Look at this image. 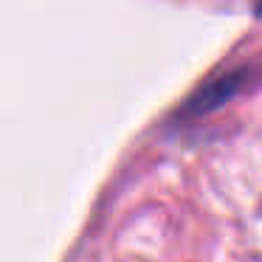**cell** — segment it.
<instances>
[{"label":"cell","mask_w":262,"mask_h":262,"mask_svg":"<svg viewBox=\"0 0 262 262\" xmlns=\"http://www.w3.org/2000/svg\"><path fill=\"white\" fill-rule=\"evenodd\" d=\"M248 76H251V68H237V71H228V74H217L214 79H209L203 88H198L183 102V107L175 113V119H200V116H209L214 110H220L223 104L231 102L243 91Z\"/></svg>","instance_id":"6da1fadb"}]
</instances>
